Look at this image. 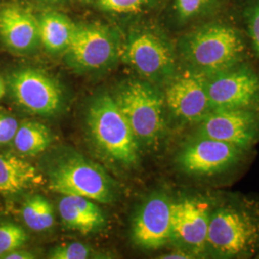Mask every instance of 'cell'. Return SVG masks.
Listing matches in <instances>:
<instances>
[{
    "mask_svg": "<svg viewBox=\"0 0 259 259\" xmlns=\"http://www.w3.org/2000/svg\"><path fill=\"white\" fill-rule=\"evenodd\" d=\"M259 249V206L247 200L224 202L211 210L206 250L222 258H239Z\"/></svg>",
    "mask_w": 259,
    "mask_h": 259,
    "instance_id": "cell-1",
    "label": "cell"
},
{
    "mask_svg": "<svg viewBox=\"0 0 259 259\" xmlns=\"http://www.w3.org/2000/svg\"><path fill=\"white\" fill-rule=\"evenodd\" d=\"M85 126L95 147L112 162L125 167L139 163V143L113 96L93 97L85 111Z\"/></svg>",
    "mask_w": 259,
    "mask_h": 259,
    "instance_id": "cell-2",
    "label": "cell"
},
{
    "mask_svg": "<svg viewBox=\"0 0 259 259\" xmlns=\"http://www.w3.org/2000/svg\"><path fill=\"white\" fill-rule=\"evenodd\" d=\"M180 50L191 69L210 77L238 65L245 46L234 28L212 24L185 36L181 40Z\"/></svg>",
    "mask_w": 259,
    "mask_h": 259,
    "instance_id": "cell-3",
    "label": "cell"
},
{
    "mask_svg": "<svg viewBox=\"0 0 259 259\" xmlns=\"http://www.w3.org/2000/svg\"><path fill=\"white\" fill-rule=\"evenodd\" d=\"M113 98L139 147L157 146L165 129L164 95L148 81L131 80L121 84Z\"/></svg>",
    "mask_w": 259,
    "mask_h": 259,
    "instance_id": "cell-4",
    "label": "cell"
},
{
    "mask_svg": "<svg viewBox=\"0 0 259 259\" xmlns=\"http://www.w3.org/2000/svg\"><path fill=\"white\" fill-rule=\"evenodd\" d=\"M49 188L63 195H77L101 204L115 198L114 184L102 167L75 152L55 155L48 162Z\"/></svg>",
    "mask_w": 259,
    "mask_h": 259,
    "instance_id": "cell-5",
    "label": "cell"
},
{
    "mask_svg": "<svg viewBox=\"0 0 259 259\" xmlns=\"http://www.w3.org/2000/svg\"><path fill=\"white\" fill-rule=\"evenodd\" d=\"M120 56L126 65L150 83H168L175 76L176 58L172 47L152 31L130 33L121 45Z\"/></svg>",
    "mask_w": 259,
    "mask_h": 259,
    "instance_id": "cell-6",
    "label": "cell"
},
{
    "mask_svg": "<svg viewBox=\"0 0 259 259\" xmlns=\"http://www.w3.org/2000/svg\"><path fill=\"white\" fill-rule=\"evenodd\" d=\"M121 45L114 32L97 23L77 24L74 36L65 50L64 62L81 74L110 68L120 56Z\"/></svg>",
    "mask_w": 259,
    "mask_h": 259,
    "instance_id": "cell-7",
    "label": "cell"
},
{
    "mask_svg": "<svg viewBox=\"0 0 259 259\" xmlns=\"http://www.w3.org/2000/svg\"><path fill=\"white\" fill-rule=\"evenodd\" d=\"M11 97L21 109L40 116L55 115L63 109L62 87L47 72L34 67H19L7 77Z\"/></svg>",
    "mask_w": 259,
    "mask_h": 259,
    "instance_id": "cell-8",
    "label": "cell"
},
{
    "mask_svg": "<svg viewBox=\"0 0 259 259\" xmlns=\"http://www.w3.org/2000/svg\"><path fill=\"white\" fill-rule=\"evenodd\" d=\"M206 89L212 111L244 109L254 110L259 105V78L250 68L233 66L207 77Z\"/></svg>",
    "mask_w": 259,
    "mask_h": 259,
    "instance_id": "cell-9",
    "label": "cell"
},
{
    "mask_svg": "<svg viewBox=\"0 0 259 259\" xmlns=\"http://www.w3.org/2000/svg\"><path fill=\"white\" fill-rule=\"evenodd\" d=\"M244 151L221 140L197 136L182 149L178 164L191 176H216L235 166Z\"/></svg>",
    "mask_w": 259,
    "mask_h": 259,
    "instance_id": "cell-10",
    "label": "cell"
},
{
    "mask_svg": "<svg viewBox=\"0 0 259 259\" xmlns=\"http://www.w3.org/2000/svg\"><path fill=\"white\" fill-rule=\"evenodd\" d=\"M206 80L204 75L190 69L167 83L164 100L172 115L184 122H201L212 111Z\"/></svg>",
    "mask_w": 259,
    "mask_h": 259,
    "instance_id": "cell-11",
    "label": "cell"
},
{
    "mask_svg": "<svg viewBox=\"0 0 259 259\" xmlns=\"http://www.w3.org/2000/svg\"><path fill=\"white\" fill-rule=\"evenodd\" d=\"M200 123L198 137L221 140L247 150L259 137V115L254 110H216Z\"/></svg>",
    "mask_w": 259,
    "mask_h": 259,
    "instance_id": "cell-12",
    "label": "cell"
},
{
    "mask_svg": "<svg viewBox=\"0 0 259 259\" xmlns=\"http://www.w3.org/2000/svg\"><path fill=\"white\" fill-rule=\"evenodd\" d=\"M212 207L203 199L185 198L172 204V240L193 255L206 250Z\"/></svg>",
    "mask_w": 259,
    "mask_h": 259,
    "instance_id": "cell-13",
    "label": "cell"
},
{
    "mask_svg": "<svg viewBox=\"0 0 259 259\" xmlns=\"http://www.w3.org/2000/svg\"><path fill=\"white\" fill-rule=\"evenodd\" d=\"M172 204L167 195L155 194L139 207L132 225V236L141 249L158 250L172 240Z\"/></svg>",
    "mask_w": 259,
    "mask_h": 259,
    "instance_id": "cell-14",
    "label": "cell"
},
{
    "mask_svg": "<svg viewBox=\"0 0 259 259\" xmlns=\"http://www.w3.org/2000/svg\"><path fill=\"white\" fill-rule=\"evenodd\" d=\"M0 42L10 52L29 55L40 46L37 18L19 3L0 6Z\"/></svg>",
    "mask_w": 259,
    "mask_h": 259,
    "instance_id": "cell-15",
    "label": "cell"
},
{
    "mask_svg": "<svg viewBox=\"0 0 259 259\" xmlns=\"http://www.w3.org/2000/svg\"><path fill=\"white\" fill-rule=\"evenodd\" d=\"M59 213L67 229L83 234L97 232L106 224L100 207L83 196L64 195L59 203Z\"/></svg>",
    "mask_w": 259,
    "mask_h": 259,
    "instance_id": "cell-16",
    "label": "cell"
},
{
    "mask_svg": "<svg viewBox=\"0 0 259 259\" xmlns=\"http://www.w3.org/2000/svg\"><path fill=\"white\" fill-rule=\"evenodd\" d=\"M41 181L37 168L27 160L0 153V194L15 196Z\"/></svg>",
    "mask_w": 259,
    "mask_h": 259,
    "instance_id": "cell-17",
    "label": "cell"
},
{
    "mask_svg": "<svg viewBox=\"0 0 259 259\" xmlns=\"http://www.w3.org/2000/svg\"><path fill=\"white\" fill-rule=\"evenodd\" d=\"M37 18L40 46L49 54H64L74 36L77 24L64 14L55 11H47Z\"/></svg>",
    "mask_w": 259,
    "mask_h": 259,
    "instance_id": "cell-18",
    "label": "cell"
},
{
    "mask_svg": "<svg viewBox=\"0 0 259 259\" xmlns=\"http://www.w3.org/2000/svg\"><path fill=\"white\" fill-rule=\"evenodd\" d=\"M12 142L19 154L36 156L50 146L52 134L47 126L37 121H25L19 124Z\"/></svg>",
    "mask_w": 259,
    "mask_h": 259,
    "instance_id": "cell-19",
    "label": "cell"
},
{
    "mask_svg": "<svg viewBox=\"0 0 259 259\" xmlns=\"http://www.w3.org/2000/svg\"><path fill=\"white\" fill-rule=\"evenodd\" d=\"M22 219L34 232H46L55 223L54 209L50 202L42 196H33L22 206Z\"/></svg>",
    "mask_w": 259,
    "mask_h": 259,
    "instance_id": "cell-20",
    "label": "cell"
},
{
    "mask_svg": "<svg viewBox=\"0 0 259 259\" xmlns=\"http://www.w3.org/2000/svg\"><path fill=\"white\" fill-rule=\"evenodd\" d=\"M28 236L26 232L17 224L3 223L0 225V258L12 250L22 247Z\"/></svg>",
    "mask_w": 259,
    "mask_h": 259,
    "instance_id": "cell-21",
    "label": "cell"
},
{
    "mask_svg": "<svg viewBox=\"0 0 259 259\" xmlns=\"http://www.w3.org/2000/svg\"><path fill=\"white\" fill-rule=\"evenodd\" d=\"M92 249L83 243L73 242L59 245L51 250L48 257L51 259H85L91 257Z\"/></svg>",
    "mask_w": 259,
    "mask_h": 259,
    "instance_id": "cell-22",
    "label": "cell"
},
{
    "mask_svg": "<svg viewBox=\"0 0 259 259\" xmlns=\"http://www.w3.org/2000/svg\"><path fill=\"white\" fill-rule=\"evenodd\" d=\"M151 0H97L100 9L114 14H131L136 13Z\"/></svg>",
    "mask_w": 259,
    "mask_h": 259,
    "instance_id": "cell-23",
    "label": "cell"
},
{
    "mask_svg": "<svg viewBox=\"0 0 259 259\" xmlns=\"http://www.w3.org/2000/svg\"><path fill=\"white\" fill-rule=\"evenodd\" d=\"M210 0H176V11L181 20H188L196 17L205 8Z\"/></svg>",
    "mask_w": 259,
    "mask_h": 259,
    "instance_id": "cell-24",
    "label": "cell"
},
{
    "mask_svg": "<svg viewBox=\"0 0 259 259\" xmlns=\"http://www.w3.org/2000/svg\"><path fill=\"white\" fill-rule=\"evenodd\" d=\"M19 126V121L14 116L6 113H0V145L13 141Z\"/></svg>",
    "mask_w": 259,
    "mask_h": 259,
    "instance_id": "cell-25",
    "label": "cell"
},
{
    "mask_svg": "<svg viewBox=\"0 0 259 259\" xmlns=\"http://www.w3.org/2000/svg\"><path fill=\"white\" fill-rule=\"evenodd\" d=\"M4 259H33L35 258V255L29 251L25 250H12L9 253H7L4 257Z\"/></svg>",
    "mask_w": 259,
    "mask_h": 259,
    "instance_id": "cell-26",
    "label": "cell"
},
{
    "mask_svg": "<svg viewBox=\"0 0 259 259\" xmlns=\"http://www.w3.org/2000/svg\"><path fill=\"white\" fill-rule=\"evenodd\" d=\"M193 254L187 250H176V251H171L163 254L162 256H160V258L165 259H185V258H193L192 256Z\"/></svg>",
    "mask_w": 259,
    "mask_h": 259,
    "instance_id": "cell-27",
    "label": "cell"
},
{
    "mask_svg": "<svg viewBox=\"0 0 259 259\" xmlns=\"http://www.w3.org/2000/svg\"><path fill=\"white\" fill-rule=\"evenodd\" d=\"M6 93V83L0 77V99L3 97V95Z\"/></svg>",
    "mask_w": 259,
    "mask_h": 259,
    "instance_id": "cell-28",
    "label": "cell"
},
{
    "mask_svg": "<svg viewBox=\"0 0 259 259\" xmlns=\"http://www.w3.org/2000/svg\"><path fill=\"white\" fill-rule=\"evenodd\" d=\"M42 1H47V2H50V3H58L61 0H42Z\"/></svg>",
    "mask_w": 259,
    "mask_h": 259,
    "instance_id": "cell-29",
    "label": "cell"
}]
</instances>
